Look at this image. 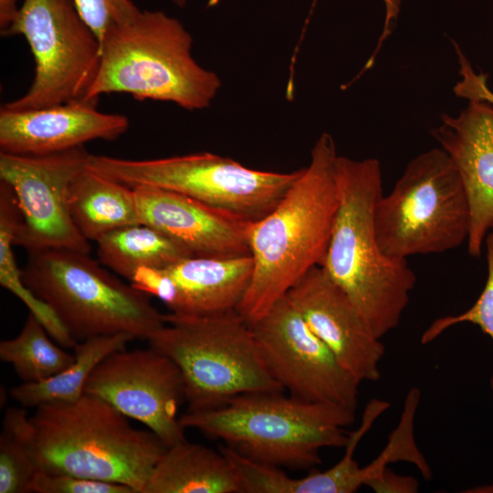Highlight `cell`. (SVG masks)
Masks as SVG:
<instances>
[{
    "instance_id": "cell-1",
    "label": "cell",
    "mask_w": 493,
    "mask_h": 493,
    "mask_svg": "<svg viewBox=\"0 0 493 493\" xmlns=\"http://www.w3.org/2000/svg\"><path fill=\"white\" fill-rule=\"evenodd\" d=\"M336 145L323 132L308 166L267 215L251 222L247 239L253 259L250 284L236 310L250 324L325 257L340 195Z\"/></svg>"
},
{
    "instance_id": "cell-2",
    "label": "cell",
    "mask_w": 493,
    "mask_h": 493,
    "mask_svg": "<svg viewBox=\"0 0 493 493\" xmlns=\"http://www.w3.org/2000/svg\"><path fill=\"white\" fill-rule=\"evenodd\" d=\"M334 167L340 203L320 267L382 339L399 325L416 276L407 259L390 257L379 246L374 215L383 195L380 162L338 155Z\"/></svg>"
},
{
    "instance_id": "cell-3",
    "label": "cell",
    "mask_w": 493,
    "mask_h": 493,
    "mask_svg": "<svg viewBox=\"0 0 493 493\" xmlns=\"http://www.w3.org/2000/svg\"><path fill=\"white\" fill-rule=\"evenodd\" d=\"M36 408L30 416L32 454L47 472L120 483L143 493L167 449L151 430L133 427L129 417L94 395Z\"/></svg>"
},
{
    "instance_id": "cell-4",
    "label": "cell",
    "mask_w": 493,
    "mask_h": 493,
    "mask_svg": "<svg viewBox=\"0 0 493 493\" xmlns=\"http://www.w3.org/2000/svg\"><path fill=\"white\" fill-rule=\"evenodd\" d=\"M355 412L312 403L284 392L237 395L222 405L179 416L182 426L221 440L251 460L278 467L306 469L321 463L326 447H344L345 427Z\"/></svg>"
},
{
    "instance_id": "cell-5",
    "label": "cell",
    "mask_w": 493,
    "mask_h": 493,
    "mask_svg": "<svg viewBox=\"0 0 493 493\" xmlns=\"http://www.w3.org/2000/svg\"><path fill=\"white\" fill-rule=\"evenodd\" d=\"M193 37L176 18L144 10L111 26L100 41V59L86 101L126 93L135 100L168 101L186 110L210 107L218 76L193 58Z\"/></svg>"
},
{
    "instance_id": "cell-6",
    "label": "cell",
    "mask_w": 493,
    "mask_h": 493,
    "mask_svg": "<svg viewBox=\"0 0 493 493\" xmlns=\"http://www.w3.org/2000/svg\"><path fill=\"white\" fill-rule=\"evenodd\" d=\"M27 254L21 268L25 285L77 342L121 333L148 341L165 324L149 295L113 276L89 254L62 248Z\"/></svg>"
},
{
    "instance_id": "cell-7",
    "label": "cell",
    "mask_w": 493,
    "mask_h": 493,
    "mask_svg": "<svg viewBox=\"0 0 493 493\" xmlns=\"http://www.w3.org/2000/svg\"><path fill=\"white\" fill-rule=\"evenodd\" d=\"M148 340L184 381L187 411L216 408L244 393L285 392L266 367L250 324L236 310L210 315L164 314Z\"/></svg>"
},
{
    "instance_id": "cell-8",
    "label": "cell",
    "mask_w": 493,
    "mask_h": 493,
    "mask_svg": "<svg viewBox=\"0 0 493 493\" xmlns=\"http://www.w3.org/2000/svg\"><path fill=\"white\" fill-rule=\"evenodd\" d=\"M379 246L390 257L440 254L467 243V198L459 173L442 148L413 158L375 207Z\"/></svg>"
},
{
    "instance_id": "cell-9",
    "label": "cell",
    "mask_w": 493,
    "mask_h": 493,
    "mask_svg": "<svg viewBox=\"0 0 493 493\" xmlns=\"http://www.w3.org/2000/svg\"><path fill=\"white\" fill-rule=\"evenodd\" d=\"M88 167L131 188L176 192L250 222L273 210L302 172L254 170L211 152L144 160L91 154Z\"/></svg>"
},
{
    "instance_id": "cell-10",
    "label": "cell",
    "mask_w": 493,
    "mask_h": 493,
    "mask_svg": "<svg viewBox=\"0 0 493 493\" xmlns=\"http://www.w3.org/2000/svg\"><path fill=\"white\" fill-rule=\"evenodd\" d=\"M14 35L27 41L35 74L27 91L3 108L26 110L86 101L99 69L100 43L74 0H23L4 37Z\"/></svg>"
},
{
    "instance_id": "cell-11",
    "label": "cell",
    "mask_w": 493,
    "mask_h": 493,
    "mask_svg": "<svg viewBox=\"0 0 493 493\" xmlns=\"http://www.w3.org/2000/svg\"><path fill=\"white\" fill-rule=\"evenodd\" d=\"M89 158L84 145L44 155L0 152V180L12 188L21 212L15 245L27 253L62 248L90 254L68 205L70 185Z\"/></svg>"
},
{
    "instance_id": "cell-12",
    "label": "cell",
    "mask_w": 493,
    "mask_h": 493,
    "mask_svg": "<svg viewBox=\"0 0 493 493\" xmlns=\"http://www.w3.org/2000/svg\"><path fill=\"white\" fill-rule=\"evenodd\" d=\"M272 377L294 397L356 412L360 383L309 329L287 296L250 323Z\"/></svg>"
},
{
    "instance_id": "cell-13",
    "label": "cell",
    "mask_w": 493,
    "mask_h": 493,
    "mask_svg": "<svg viewBox=\"0 0 493 493\" xmlns=\"http://www.w3.org/2000/svg\"><path fill=\"white\" fill-rule=\"evenodd\" d=\"M84 393L143 424L167 447L186 440L178 416L185 401L183 374L172 359L151 346L109 354L91 372Z\"/></svg>"
},
{
    "instance_id": "cell-14",
    "label": "cell",
    "mask_w": 493,
    "mask_h": 493,
    "mask_svg": "<svg viewBox=\"0 0 493 493\" xmlns=\"http://www.w3.org/2000/svg\"><path fill=\"white\" fill-rule=\"evenodd\" d=\"M309 329L360 383L381 378L384 346L349 297L320 266L309 270L286 295Z\"/></svg>"
},
{
    "instance_id": "cell-15",
    "label": "cell",
    "mask_w": 493,
    "mask_h": 493,
    "mask_svg": "<svg viewBox=\"0 0 493 493\" xmlns=\"http://www.w3.org/2000/svg\"><path fill=\"white\" fill-rule=\"evenodd\" d=\"M431 133L459 173L470 214L467 251L479 257L493 230V105L468 100L458 116L443 114Z\"/></svg>"
},
{
    "instance_id": "cell-16",
    "label": "cell",
    "mask_w": 493,
    "mask_h": 493,
    "mask_svg": "<svg viewBox=\"0 0 493 493\" xmlns=\"http://www.w3.org/2000/svg\"><path fill=\"white\" fill-rule=\"evenodd\" d=\"M85 100L51 107L0 110V152L44 155L83 146L93 140L114 141L125 133L129 119L105 113Z\"/></svg>"
},
{
    "instance_id": "cell-17",
    "label": "cell",
    "mask_w": 493,
    "mask_h": 493,
    "mask_svg": "<svg viewBox=\"0 0 493 493\" xmlns=\"http://www.w3.org/2000/svg\"><path fill=\"white\" fill-rule=\"evenodd\" d=\"M133 190L142 224L183 245L193 257L250 255V221L176 192L156 187Z\"/></svg>"
},
{
    "instance_id": "cell-18",
    "label": "cell",
    "mask_w": 493,
    "mask_h": 493,
    "mask_svg": "<svg viewBox=\"0 0 493 493\" xmlns=\"http://www.w3.org/2000/svg\"><path fill=\"white\" fill-rule=\"evenodd\" d=\"M250 255L189 257L163 268L157 293L172 313L210 315L236 309L253 274Z\"/></svg>"
},
{
    "instance_id": "cell-19",
    "label": "cell",
    "mask_w": 493,
    "mask_h": 493,
    "mask_svg": "<svg viewBox=\"0 0 493 493\" xmlns=\"http://www.w3.org/2000/svg\"><path fill=\"white\" fill-rule=\"evenodd\" d=\"M143 493H240V486L222 451L186 439L167 447Z\"/></svg>"
},
{
    "instance_id": "cell-20",
    "label": "cell",
    "mask_w": 493,
    "mask_h": 493,
    "mask_svg": "<svg viewBox=\"0 0 493 493\" xmlns=\"http://www.w3.org/2000/svg\"><path fill=\"white\" fill-rule=\"evenodd\" d=\"M68 205L76 227L89 241L96 242L120 227L142 224L133 188L89 167L72 182Z\"/></svg>"
},
{
    "instance_id": "cell-21",
    "label": "cell",
    "mask_w": 493,
    "mask_h": 493,
    "mask_svg": "<svg viewBox=\"0 0 493 493\" xmlns=\"http://www.w3.org/2000/svg\"><path fill=\"white\" fill-rule=\"evenodd\" d=\"M96 243L99 261L128 281L138 267L165 268L193 257L183 245L144 224L117 228Z\"/></svg>"
},
{
    "instance_id": "cell-22",
    "label": "cell",
    "mask_w": 493,
    "mask_h": 493,
    "mask_svg": "<svg viewBox=\"0 0 493 493\" xmlns=\"http://www.w3.org/2000/svg\"><path fill=\"white\" fill-rule=\"evenodd\" d=\"M134 338L129 334L96 336L77 342L75 361L58 374L38 383H22L10 394L23 407L51 402H73L84 394L85 384L97 365L109 354L126 349Z\"/></svg>"
},
{
    "instance_id": "cell-23",
    "label": "cell",
    "mask_w": 493,
    "mask_h": 493,
    "mask_svg": "<svg viewBox=\"0 0 493 493\" xmlns=\"http://www.w3.org/2000/svg\"><path fill=\"white\" fill-rule=\"evenodd\" d=\"M390 406L387 401L371 400L362 414L361 425L349 433L343 456L325 471L312 472L300 477H290L280 467L272 468L265 480L267 493H352L363 486L362 467L354 452L375 420Z\"/></svg>"
},
{
    "instance_id": "cell-24",
    "label": "cell",
    "mask_w": 493,
    "mask_h": 493,
    "mask_svg": "<svg viewBox=\"0 0 493 493\" xmlns=\"http://www.w3.org/2000/svg\"><path fill=\"white\" fill-rule=\"evenodd\" d=\"M37 318L29 312L20 332L0 342V360L10 363L22 383L43 382L75 361L58 344Z\"/></svg>"
},
{
    "instance_id": "cell-25",
    "label": "cell",
    "mask_w": 493,
    "mask_h": 493,
    "mask_svg": "<svg viewBox=\"0 0 493 493\" xmlns=\"http://www.w3.org/2000/svg\"><path fill=\"white\" fill-rule=\"evenodd\" d=\"M21 222V212L15 193L0 181V284L18 298L43 324L54 333L61 324L51 308L38 299L24 283L13 252L14 238Z\"/></svg>"
},
{
    "instance_id": "cell-26",
    "label": "cell",
    "mask_w": 493,
    "mask_h": 493,
    "mask_svg": "<svg viewBox=\"0 0 493 493\" xmlns=\"http://www.w3.org/2000/svg\"><path fill=\"white\" fill-rule=\"evenodd\" d=\"M31 445L32 425L26 407L7 408L0 435V493H26L40 470Z\"/></svg>"
},
{
    "instance_id": "cell-27",
    "label": "cell",
    "mask_w": 493,
    "mask_h": 493,
    "mask_svg": "<svg viewBox=\"0 0 493 493\" xmlns=\"http://www.w3.org/2000/svg\"><path fill=\"white\" fill-rule=\"evenodd\" d=\"M419 400V389L411 388L406 394L398 425L391 433L383 450L372 463L362 467L363 486L377 477L389 464L401 461L414 465L425 479L432 478L431 467L417 447L414 436V421Z\"/></svg>"
},
{
    "instance_id": "cell-28",
    "label": "cell",
    "mask_w": 493,
    "mask_h": 493,
    "mask_svg": "<svg viewBox=\"0 0 493 493\" xmlns=\"http://www.w3.org/2000/svg\"><path fill=\"white\" fill-rule=\"evenodd\" d=\"M486 257L488 265V277L485 287L477 301L466 311L457 315H448L436 319L423 332L421 343L427 344L447 329L460 323H472L490 337L493 342V230L486 238ZM490 387L493 390V371L490 377Z\"/></svg>"
},
{
    "instance_id": "cell-29",
    "label": "cell",
    "mask_w": 493,
    "mask_h": 493,
    "mask_svg": "<svg viewBox=\"0 0 493 493\" xmlns=\"http://www.w3.org/2000/svg\"><path fill=\"white\" fill-rule=\"evenodd\" d=\"M26 493H135L123 484L38 470Z\"/></svg>"
},
{
    "instance_id": "cell-30",
    "label": "cell",
    "mask_w": 493,
    "mask_h": 493,
    "mask_svg": "<svg viewBox=\"0 0 493 493\" xmlns=\"http://www.w3.org/2000/svg\"><path fill=\"white\" fill-rule=\"evenodd\" d=\"M79 13L97 36L100 43L113 25L136 16L140 9L131 0H74Z\"/></svg>"
},
{
    "instance_id": "cell-31",
    "label": "cell",
    "mask_w": 493,
    "mask_h": 493,
    "mask_svg": "<svg viewBox=\"0 0 493 493\" xmlns=\"http://www.w3.org/2000/svg\"><path fill=\"white\" fill-rule=\"evenodd\" d=\"M456 49L460 65L459 73L462 79L455 86V93L458 97L468 100H483L493 105V92L487 84V75L475 73L468 60L456 45Z\"/></svg>"
},
{
    "instance_id": "cell-32",
    "label": "cell",
    "mask_w": 493,
    "mask_h": 493,
    "mask_svg": "<svg viewBox=\"0 0 493 493\" xmlns=\"http://www.w3.org/2000/svg\"><path fill=\"white\" fill-rule=\"evenodd\" d=\"M366 486L376 493H414L419 483L413 477L398 475L387 467Z\"/></svg>"
},
{
    "instance_id": "cell-33",
    "label": "cell",
    "mask_w": 493,
    "mask_h": 493,
    "mask_svg": "<svg viewBox=\"0 0 493 493\" xmlns=\"http://www.w3.org/2000/svg\"><path fill=\"white\" fill-rule=\"evenodd\" d=\"M385 8V16L383 28L381 37H379L378 45L373 55L371 57L368 65L372 64L376 53L379 51L382 44L392 33L394 24L398 18V15L401 7V0H383Z\"/></svg>"
},
{
    "instance_id": "cell-34",
    "label": "cell",
    "mask_w": 493,
    "mask_h": 493,
    "mask_svg": "<svg viewBox=\"0 0 493 493\" xmlns=\"http://www.w3.org/2000/svg\"><path fill=\"white\" fill-rule=\"evenodd\" d=\"M19 0H0V31L5 36L18 16Z\"/></svg>"
},
{
    "instance_id": "cell-35",
    "label": "cell",
    "mask_w": 493,
    "mask_h": 493,
    "mask_svg": "<svg viewBox=\"0 0 493 493\" xmlns=\"http://www.w3.org/2000/svg\"><path fill=\"white\" fill-rule=\"evenodd\" d=\"M479 492H493V483L489 486L481 487Z\"/></svg>"
},
{
    "instance_id": "cell-36",
    "label": "cell",
    "mask_w": 493,
    "mask_h": 493,
    "mask_svg": "<svg viewBox=\"0 0 493 493\" xmlns=\"http://www.w3.org/2000/svg\"><path fill=\"white\" fill-rule=\"evenodd\" d=\"M174 5L179 7H184L186 5V0H172Z\"/></svg>"
}]
</instances>
